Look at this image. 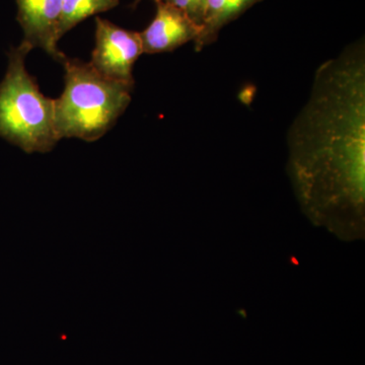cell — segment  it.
Returning <instances> with one entry per match:
<instances>
[{"label": "cell", "mask_w": 365, "mask_h": 365, "mask_svg": "<svg viewBox=\"0 0 365 365\" xmlns=\"http://www.w3.org/2000/svg\"><path fill=\"white\" fill-rule=\"evenodd\" d=\"M288 165L304 210L319 220L362 217L365 197V45L351 43L314 73L287 134Z\"/></svg>", "instance_id": "cell-1"}, {"label": "cell", "mask_w": 365, "mask_h": 365, "mask_svg": "<svg viewBox=\"0 0 365 365\" xmlns=\"http://www.w3.org/2000/svg\"><path fill=\"white\" fill-rule=\"evenodd\" d=\"M62 66L66 86L54 100L57 135L88 143L102 138L130 105L134 83L107 78L78 59L67 57Z\"/></svg>", "instance_id": "cell-2"}, {"label": "cell", "mask_w": 365, "mask_h": 365, "mask_svg": "<svg viewBox=\"0 0 365 365\" xmlns=\"http://www.w3.org/2000/svg\"><path fill=\"white\" fill-rule=\"evenodd\" d=\"M32 48L21 42L9 53L0 83V138L26 153H45L60 140L55 127L54 100L45 97L26 68Z\"/></svg>", "instance_id": "cell-3"}, {"label": "cell", "mask_w": 365, "mask_h": 365, "mask_svg": "<svg viewBox=\"0 0 365 365\" xmlns=\"http://www.w3.org/2000/svg\"><path fill=\"white\" fill-rule=\"evenodd\" d=\"M143 54L139 32L96 19V46L90 62L96 71L115 81L134 83L133 66Z\"/></svg>", "instance_id": "cell-4"}, {"label": "cell", "mask_w": 365, "mask_h": 365, "mask_svg": "<svg viewBox=\"0 0 365 365\" xmlns=\"http://www.w3.org/2000/svg\"><path fill=\"white\" fill-rule=\"evenodd\" d=\"M18 21L24 31L21 42L32 49L41 48L53 59L67 58L58 49V29L63 0H16Z\"/></svg>", "instance_id": "cell-5"}, {"label": "cell", "mask_w": 365, "mask_h": 365, "mask_svg": "<svg viewBox=\"0 0 365 365\" xmlns=\"http://www.w3.org/2000/svg\"><path fill=\"white\" fill-rule=\"evenodd\" d=\"M157 14L150 25L139 32L143 54L174 51L189 42H195L200 34L186 14L165 0H155Z\"/></svg>", "instance_id": "cell-6"}, {"label": "cell", "mask_w": 365, "mask_h": 365, "mask_svg": "<svg viewBox=\"0 0 365 365\" xmlns=\"http://www.w3.org/2000/svg\"><path fill=\"white\" fill-rule=\"evenodd\" d=\"M263 0H207L201 32L194 44L200 52L217 40L220 31Z\"/></svg>", "instance_id": "cell-7"}, {"label": "cell", "mask_w": 365, "mask_h": 365, "mask_svg": "<svg viewBox=\"0 0 365 365\" xmlns=\"http://www.w3.org/2000/svg\"><path fill=\"white\" fill-rule=\"evenodd\" d=\"M118 4L119 0H63L59 21V40L81 21L115 9Z\"/></svg>", "instance_id": "cell-8"}, {"label": "cell", "mask_w": 365, "mask_h": 365, "mask_svg": "<svg viewBox=\"0 0 365 365\" xmlns=\"http://www.w3.org/2000/svg\"><path fill=\"white\" fill-rule=\"evenodd\" d=\"M165 1L177 7L197 26H199L200 30L202 29L207 0H165Z\"/></svg>", "instance_id": "cell-9"}, {"label": "cell", "mask_w": 365, "mask_h": 365, "mask_svg": "<svg viewBox=\"0 0 365 365\" xmlns=\"http://www.w3.org/2000/svg\"><path fill=\"white\" fill-rule=\"evenodd\" d=\"M139 1H140V0H136V4H137V2H139Z\"/></svg>", "instance_id": "cell-10"}]
</instances>
